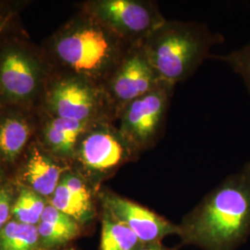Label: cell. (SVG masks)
<instances>
[{"mask_svg": "<svg viewBox=\"0 0 250 250\" xmlns=\"http://www.w3.org/2000/svg\"><path fill=\"white\" fill-rule=\"evenodd\" d=\"M185 245L236 250L250 235V162L228 175L178 224Z\"/></svg>", "mask_w": 250, "mask_h": 250, "instance_id": "1", "label": "cell"}, {"mask_svg": "<svg viewBox=\"0 0 250 250\" xmlns=\"http://www.w3.org/2000/svg\"><path fill=\"white\" fill-rule=\"evenodd\" d=\"M216 38L192 22L166 21L140 45L165 85H174L196 71Z\"/></svg>", "mask_w": 250, "mask_h": 250, "instance_id": "3", "label": "cell"}, {"mask_svg": "<svg viewBox=\"0 0 250 250\" xmlns=\"http://www.w3.org/2000/svg\"><path fill=\"white\" fill-rule=\"evenodd\" d=\"M172 89L162 84L127 105L118 117L120 134L138 156L157 142Z\"/></svg>", "mask_w": 250, "mask_h": 250, "instance_id": "7", "label": "cell"}, {"mask_svg": "<svg viewBox=\"0 0 250 250\" xmlns=\"http://www.w3.org/2000/svg\"><path fill=\"white\" fill-rule=\"evenodd\" d=\"M132 48L85 11L53 41L56 59L71 74L104 86Z\"/></svg>", "mask_w": 250, "mask_h": 250, "instance_id": "2", "label": "cell"}, {"mask_svg": "<svg viewBox=\"0 0 250 250\" xmlns=\"http://www.w3.org/2000/svg\"><path fill=\"white\" fill-rule=\"evenodd\" d=\"M92 125L54 117L45 127V143L60 158L72 161L82 136Z\"/></svg>", "mask_w": 250, "mask_h": 250, "instance_id": "14", "label": "cell"}, {"mask_svg": "<svg viewBox=\"0 0 250 250\" xmlns=\"http://www.w3.org/2000/svg\"><path fill=\"white\" fill-rule=\"evenodd\" d=\"M48 200L24 186L19 188L12 208L11 219L21 224H39Z\"/></svg>", "mask_w": 250, "mask_h": 250, "instance_id": "18", "label": "cell"}, {"mask_svg": "<svg viewBox=\"0 0 250 250\" xmlns=\"http://www.w3.org/2000/svg\"><path fill=\"white\" fill-rule=\"evenodd\" d=\"M162 84L141 46H134L106 83L105 88L118 118L127 105Z\"/></svg>", "mask_w": 250, "mask_h": 250, "instance_id": "8", "label": "cell"}, {"mask_svg": "<svg viewBox=\"0 0 250 250\" xmlns=\"http://www.w3.org/2000/svg\"><path fill=\"white\" fill-rule=\"evenodd\" d=\"M41 71L26 50L9 46L0 53L1 94L12 102L32 99L39 88Z\"/></svg>", "mask_w": 250, "mask_h": 250, "instance_id": "10", "label": "cell"}, {"mask_svg": "<svg viewBox=\"0 0 250 250\" xmlns=\"http://www.w3.org/2000/svg\"><path fill=\"white\" fill-rule=\"evenodd\" d=\"M138 155L110 122L93 125L83 134L72 161L79 172L99 192V186Z\"/></svg>", "mask_w": 250, "mask_h": 250, "instance_id": "4", "label": "cell"}, {"mask_svg": "<svg viewBox=\"0 0 250 250\" xmlns=\"http://www.w3.org/2000/svg\"><path fill=\"white\" fill-rule=\"evenodd\" d=\"M3 180H4V172H3V170H1V168H0V183H1Z\"/></svg>", "mask_w": 250, "mask_h": 250, "instance_id": "23", "label": "cell"}, {"mask_svg": "<svg viewBox=\"0 0 250 250\" xmlns=\"http://www.w3.org/2000/svg\"><path fill=\"white\" fill-rule=\"evenodd\" d=\"M0 250H40L37 227L11 219L0 231Z\"/></svg>", "mask_w": 250, "mask_h": 250, "instance_id": "17", "label": "cell"}, {"mask_svg": "<svg viewBox=\"0 0 250 250\" xmlns=\"http://www.w3.org/2000/svg\"><path fill=\"white\" fill-rule=\"evenodd\" d=\"M13 15H14L13 9H10L7 4L0 3V33L8 26Z\"/></svg>", "mask_w": 250, "mask_h": 250, "instance_id": "21", "label": "cell"}, {"mask_svg": "<svg viewBox=\"0 0 250 250\" xmlns=\"http://www.w3.org/2000/svg\"><path fill=\"white\" fill-rule=\"evenodd\" d=\"M47 103L54 116L89 125L117 118L104 85L72 74L54 83Z\"/></svg>", "mask_w": 250, "mask_h": 250, "instance_id": "5", "label": "cell"}, {"mask_svg": "<svg viewBox=\"0 0 250 250\" xmlns=\"http://www.w3.org/2000/svg\"><path fill=\"white\" fill-rule=\"evenodd\" d=\"M223 60L241 77L245 86L250 94V43L227 56H224Z\"/></svg>", "mask_w": 250, "mask_h": 250, "instance_id": "19", "label": "cell"}, {"mask_svg": "<svg viewBox=\"0 0 250 250\" xmlns=\"http://www.w3.org/2000/svg\"><path fill=\"white\" fill-rule=\"evenodd\" d=\"M40 250H61L77 239L83 227L48 201L37 224Z\"/></svg>", "mask_w": 250, "mask_h": 250, "instance_id": "13", "label": "cell"}, {"mask_svg": "<svg viewBox=\"0 0 250 250\" xmlns=\"http://www.w3.org/2000/svg\"><path fill=\"white\" fill-rule=\"evenodd\" d=\"M1 95H2V94H1V89H0V96H1Z\"/></svg>", "mask_w": 250, "mask_h": 250, "instance_id": "25", "label": "cell"}, {"mask_svg": "<svg viewBox=\"0 0 250 250\" xmlns=\"http://www.w3.org/2000/svg\"><path fill=\"white\" fill-rule=\"evenodd\" d=\"M143 245L130 228L101 208L99 250H139Z\"/></svg>", "mask_w": 250, "mask_h": 250, "instance_id": "16", "label": "cell"}, {"mask_svg": "<svg viewBox=\"0 0 250 250\" xmlns=\"http://www.w3.org/2000/svg\"><path fill=\"white\" fill-rule=\"evenodd\" d=\"M32 127L25 119L17 115L5 117L0 122V159L14 162L26 146Z\"/></svg>", "mask_w": 250, "mask_h": 250, "instance_id": "15", "label": "cell"}, {"mask_svg": "<svg viewBox=\"0 0 250 250\" xmlns=\"http://www.w3.org/2000/svg\"><path fill=\"white\" fill-rule=\"evenodd\" d=\"M139 250H176L175 249L168 248L164 246L161 242H154V243H147L144 244L142 248Z\"/></svg>", "mask_w": 250, "mask_h": 250, "instance_id": "22", "label": "cell"}, {"mask_svg": "<svg viewBox=\"0 0 250 250\" xmlns=\"http://www.w3.org/2000/svg\"><path fill=\"white\" fill-rule=\"evenodd\" d=\"M77 250L76 249H74V248H71V247H66V248H64L62 250Z\"/></svg>", "mask_w": 250, "mask_h": 250, "instance_id": "24", "label": "cell"}, {"mask_svg": "<svg viewBox=\"0 0 250 250\" xmlns=\"http://www.w3.org/2000/svg\"><path fill=\"white\" fill-rule=\"evenodd\" d=\"M84 11L133 47L142 45L167 21L156 3L145 0L90 1Z\"/></svg>", "mask_w": 250, "mask_h": 250, "instance_id": "6", "label": "cell"}, {"mask_svg": "<svg viewBox=\"0 0 250 250\" xmlns=\"http://www.w3.org/2000/svg\"><path fill=\"white\" fill-rule=\"evenodd\" d=\"M67 164L54 160L38 148H34L23 167L22 185L36 194L50 199L65 171L71 169Z\"/></svg>", "mask_w": 250, "mask_h": 250, "instance_id": "12", "label": "cell"}, {"mask_svg": "<svg viewBox=\"0 0 250 250\" xmlns=\"http://www.w3.org/2000/svg\"><path fill=\"white\" fill-rule=\"evenodd\" d=\"M98 194L99 192L79 172L71 168L64 172L48 201L85 228L96 218Z\"/></svg>", "mask_w": 250, "mask_h": 250, "instance_id": "11", "label": "cell"}, {"mask_svg": "<svg viewBox=\"0 0 250 250\" xmlns=\"http://www.w3.org/2000/svg\"><path fill=\"white\" fill-rule=\"evenodd\" d=\"M16 195L11 185H0V231L11 220Z\"/></svg>", "mask_w": 250, "mask_h": 250, "instance_id": "20", "label": "cell"}, {"mask_svg": "<svg viewBox=\"0 0 250 250\" xmlns=\"http://www.w3.org/2000/svg\"><path fill=\"white\" fill-rule=\"evenodd\" d=\"M98 199L102 209L130 228L144 244L161 242L167 236L178 235V224L127 197L102 190L99 191Z\"/></svg>", "mask_w": 250, "mask_h": 250, "instance_id": "9", "label": "cell"}]
</instances>
